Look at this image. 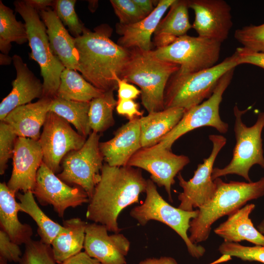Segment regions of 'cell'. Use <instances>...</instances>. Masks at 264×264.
Listing matches in <instances>:
<instances>
[{
    "label": "cell",
    "instance_id": "9c48e42d",
    "mask_svg": "<svg viewBox=\"0 0 264 264\" xmlns=\"http://www.w3.org/2000/svg\"><path fill=\"white\" fill-rule=\"evenodd\" d=\"M232 69L220 79L213 94L207 99L185 111L177 125L156 145L157 149L171 150L174 142L185 133L204 126L211 127L221 133L228 132V123L223 121L220 115V106L223 94L233 78Z\"/></svg>",
    "mask_w": 264,
    "mask_h": 264
},
{
    "label": "cell",
    "instance_id": "bcb514c9",
    "mask_svg": "<svg viewBox=\"0 0 264 264\" xmlns=\"http://www.w3.org/2000/svg\"><path fill=\"white\" fill-rule=\"evenodd\" d=\"M139 264H177L175 259L170 257L149 258L141 261Z\"/></svg>",
    "mask_w": 264,
    "mask_h": 264
},
{
    "label": "cell",
    "instance_id": "c3c4849f",
    "mask_svg": "<svg viewBox=\"0 0 264 264\" xmlns=\"http://www.w3.org/2000/svg\"><path fill=\"white\" fill-rule=\"evenodd\" d=\"M12 61V57L11 58L7 54L1 53L0 54V65H9Z\"/></svg>",
    "mask_w": 264,
    "mask_h": 264
},
{
    "label": "cell",
    "instance_id": "83f0119b",
    "mask_svg": "<svg viewBox=\"0 0 264 264\" xmlns=\"http://www.w3.org/2000/svg\"><path fill=\"white\" fill-rule=\"evenodd\" d=\"M105 92L95 88L77 70L65 68L60 76L58 98L78 102H90Z\"/></svg>",
    "mask_w": 264,
    "mask_h": 264
},
{
    "label": "cell",
    "instance_id": "836d02e7",
    "mask_svg": "<svg viewBox=\"0 0 264 264\" xmlns=\"http://www.w3.org/2000/svg\"><path fill=\"white\" fill-rule=\"evenodd\" d=\"M76 2V0H57L53 7L57 16L74 38L81 36L87 28L75 11Z\"/></svg>",
    "mask_w": 264,
    "mask_h": 264
},
{
    "label": "cell",
    "instance_id": "7dc6e473",
    "mask_svg": "<svg viewBox=\"0 0 264 264\" xmlns=\"http://www.w3.org/2000/svg\"><path fill=\"white\" fill-rule=\"evenodd\" d=\"M140 9L147 16L154 10V0H133Z\"/></svg>",
    "mask_w": 264,
    "mask_h": 264
},
{
    "label": "cell",
    "instance_id": "8fae6325",
    "mask_svg": "<svg viewBox=\"0 0 264 264\" xmlns=\"http://www.w3.org/2000/svg\"><path fill=\"white\" fill-rule=\"evenodd\" d=\"M100 135L91 132L84 145L68 153L62 161L58 177L66 183L83 188L89 199L100 181L104 158L99 149Z\"/></svg>",
    "mask_w": 264,
    "mask_h": 264
},
{
    "label": "cell",
    "instance_id": "4dcf8cb0",
    "mask_svg": "<svg viewBox=\"0 0 264 264\" xmlns=\"http://www.w3.org/2000/svg\"><path fill=\"white\" fill-rule=\"evenodd\" d=\"M28 42L25 23L16 20L13 10L0 0V50L8 55L11 43L22 44Z\"/></svg>",
    "mask_w": 264,
    "mask_h": 264
},
{
    "label": "cell",
    "instance_id": "44dd1931",
    "mask_svg": "<svg viewBox=\"0 0 264 264\" xmlns=\"http://www.w3.org/2000/svg\"><path fill=\"white\" fill-rule=\"evenodd\" d=\"M175 0H159L153 11L137 22L127 25L117 23L116 32L121 36L117 44L129 49L137 48L146 51L152 50V36L163 15Z\"/></svg>",
    "mask_w": 264,
    "mask_h": 264
},
{
    "label": "cell",
    "instance_id": "8d00e7d4",
    "mask_svg": "<svg viewBox=\"0 0 264 264\" xmlns=\"http://www.w3.org/2000/svg\"><path fill=\"white\" fill-rule=\"evenodd\" d=\"M219 250L224 256L264 263V246H246L237 242H224L219 246Z\"/></svg>",
    "mask_w": 264,
    "mask_h": 264
},
{
    "label": "cell",
    "instance_id": "7a4b0ae2",
    "mask_svg": "<svg viewBox=\"0 0 264 264\" xmlns=\"http://www.w3.org/2000/svg\"><path fill=\"white\" fill-rule=\"evenodd\" d=\"M112 29L107 24L93 31L86 28L75 38L78 53V71L89 83L104 92L117 89V78L128 62L131 50L110 39Z\"/></svg>",
    "mask_w": 264,
    "mask_h": 264
},
{
    "label": "cell",
    "instance_id": "9a60e30c",
    "mask_svg": "<svg viewBox=\"0 0 264 264\" xmlns=\"http://www.w3.org/2000/svg\"><path fill=\"white\" fill-rule=\"evenodd\" d=\"M32 193L41 204L51 205L61 218L67 208H75L89 201L88 194L83 188L69 186L43 162L38 170Z\"/></svg>",
    "mask_w": 264,
    "mask_h": 264
},
{
    "label": "cell",
    "instance_id": "2e32d148",
    "mask_svg": "<svg viewBox=\"0 0 264 264\" xmlns=\"http://www.w3.org/2000/svg\"><path fill=\"white\" fill-rule=\"evenodd\" d=\"M188 7L195 13L193 28L202 38L222 43L233 26L231 8L223 0H190Z\"/></svg>",
    "mask_w": 264,
    "mask_h": 264
},
{
    "label": "cell",
    "instance_id": "4316f807",
    "mask_svg": "<svg viewBox=\"0 0 264 264\" xmlns=\"http://www.w3.org/2000/svg\"><path fill=\"white\" fill-rule=\"evenodd\" d=\"M87 224V223L79 218L64 221V228L51 244L55 260L58 264H61L81 252L84 247Z\"/></svg>",
    "mask_w": 264,
    "mask_h": 264
},
{
    "label": "cell",
    "instance_id": "d6986e66",
    "mask_svg": "<svg viewBox=\"0 0 264 264\" xmlns=\"http://www.w3.org/2000/svg\"><path fill=\"white\" fill-rule=\"evenodd\" d=\"M12 62L16 70V78L12 83L11 91L0 104V121L15 108L44 96L43 83L23 62L22 58L15 54L12 57Z\"/></svg>",
    "mask_w": 264,
    "mask_h": 264
},
{
    "label": "cell",
    "instance_id": "7bdbcfd3",
    "mask_svg": "<svg viewBox=\"0 0 264 264\" xmlns=\"http://www.w3.org/2000/svg\"><path fill=\"white\" fill-rule=\"evenodd\" d=\"M117 82L118 100H134L141 95L140 89L130 84L125 79L118 77L117 78Z\"/></svg>",
    "mask_w": 264,
    "mask_h": 264
},
{
    "label": "cell",
    "instance_id": "52a82bcc",
    "mask_svg": "<svg viewBox=\"0 0 264 264\" xmlns=\"http://www.w3.org/2000/svg\"><path fill=\"white\" fill-rule=\"evenodd\" d=\"M249 108L239 109L237 105L233 108L235 116L234 131L236 145L233 156L228 164L222 168L215 167L212 173V178L228 175L235 174L243 177L248 182H252L249 172L254 165H259L264 169V156L262 133L264 128V111L259 113L255 123L247 127L242 120V115Z\"/></svg>",
    "mask_w": 264,
    "mask_h": 264
},
{
    "label": "cell",
    "instance_id": "ab89813d",
    "mask_svg": "<svg viewBox=\"0 0 264 264\" xmlns=\"http://www.w3.org/2000/svg\"><path fill=\"white\" fill-rule=\"evenodd\" d=\"M22 253L19 245L12 242L2 230L0 231V264L20 263Z\"/></svg>",
    "mask_w": 264,
    "mask_h": 264
},
{
    "label": "cell",
    "instance_id": "8992f818",
    "mask_svg": "<svg viewBox=\"0 0 264 264\" xmlns=\"http://www.w3.org/2000/svg\"><path fill=\"white\" fill-rule=\"evenodd\" d=\"M13 4L15 11L24 21L28 42L31 49L29 57L40 67L43 79V97L53 99L57 96L61 74L65 67L51 49L46 28L39 12L25 0H17Z\"/></svg>",
    "mask_w": 264,
    "mask_h": 264
},
{
    "label": "cell",
    "instance_id": "ffe728a7",
    "mask_svg": "<svg viewBox=\"0 0 264 264\" xmlns=\"http://www.w3.org/2000/svg\"><path fill=\"white\" fill-rule=\"evenodd\" d=\"M139 118L119 127L109 140L99 143L104 160L113 167L127 166L132 156L142 148Z\"/></svg>",
    "mask_w": 264,
    "mask_h": 264
},
{
    "label": "cell",
    "instance_id": "74e56055",
    "mask_svg": "<svg viewBox=\"0 0 264 264\" xmlns=\"http://www.w3.org/2000/svg\"><path fill=\"white\" fill-rule=\"evenodd\" d=\"M110 2L121 24L134 23L147 17L133 0H110Z\"/></svg>",
    "mask_w": 264,
    "mask_h": 264
},
{
    "label": "cell",
    "instance_id": "f1b7e54d",
    "mask_svg": "<svg viewBox=\"0 0 264 264\" xmlns=\"http://www.w3.org/2000/svg\"><path fill=\"white\" fill-rule=\"evenodd\" d=\"M17 198L20 201V211L27 214L36 223L40 241L51 245L54 238L64 228L63 226L54 221L44 213L37 204L32 191L23 194L18 193Z\"/></svg>",
    "mask_w": 264,
    "mask_h": 264
},
{
    "label": "cell",
    "instance_id": "7402d4cb",
    "mask_svg": "<svg viewBox=\"0 0 264 264\" xmlns=\"http://www.w3.org/2000/svg\"><path fill=\"white\" fill-rule=\"evenodd\" d=\"M52 101V99L43 97L36 102L19 106L9 112L3 121L18 137L39 140L41 128L50 111Z\"/></svg>",
    "mask_w": 264,
    "mask_h": 264
},
{
    "label": "cell",
    "instance_id": "1f68e13d",
    "mask_svg": "<svg viewBox=\"0 0 264 264\" xmlns=\"http://www.w3.org/2000/svg\"><path fill=\"white\" fill-rule=\"evenodd\" d=\"M113 91L105 92L102 96L90 101L88 119L92 132H103L114 124L113 112L117 101Z\"/></svg>",
    "mask_w": 264,
    "mask_h": 264
},
{
    "label": "cell",
    "instance_id": "cb8c5ba5",
    "mask_svg": "<svg viewBox=\"0 0 264 264\" xmlns=\"http://www.w3.org/2000/svg\"><path fill=\"white\" fill-rule=\"evenodd\" d=\"M255 208V204H247L232 212L214 232L225 242L238 243L245 240L256 245L264 246V235L254 227L249 218Z\"/></svg>",
    "mask_w": 264,
    "mask_h": 264
},
{
    "label": "cell",
    "instance_id": "ba28073f",
    "mask_svg": "<svg viewBox=\"0 0 264 264\" xmlns=\"http://www.w3.org/2000/svg\"><path fill=\"white\" fill-rule=\"evenodd\" d=\"M147 182L145 199L143 203L131 210L130 216L142 226L151 220L165 224L180 236L191 255L197 258L202 256L205 252L204 248L192 243L187 235L190 222L197 216L198 210L186 211L172 206L159 194L151 179H147Z\"/></svg>",
    "mask_w": 264,
    "mask_h": 264
},
{
    "label": "cell",
    "instance_id": "ee69618b",
    "mask_svg": "<svg viewBox=\"0 0 264 264\" xmlns=\"http://www.w3.org/2000/svg\"><path fill=\"white\" fill-rule=\"evenodd\" d=\"M61 264H102L91 258L85 251L81 252L65 261Z\"/></svg>",
    "mask_w": 264,
    "mask_h": 264
},
{
    "label": "cell",
    "instance_id": "603a6c76",
    "mask_svg": "<svg viewBox=\"0 0 264 264\" xmlns=\"http://www.w3.org/2000/svg\"><path fill=\"white\" fill-rule=\"evenodd\" d=\"M46 28L51 49L66 68L78 70V53L72 37L50 8L39 12Z\"/></svg>",
    "mask_w": 264,
    "mask_h": 264
},
{
    "label": "cell",
    "instance_id": "d6a6232c",
    "mask_svg": "<svg viewBox=\"0 0 264 264\" xmlns=\"http://www.w3.org/2000/svg\"><path fill=\"white\" fill-rule=\"evenodd\" d=\"M166 16L159 23L154 35L167 34L175 38L186 35L192 28L189 19L188 3L186 0H175Z\"/></svg>",
    "mask_w": 264,
    "mask_h": 264
},
{
    "label": "cell",
    "instance_id": "484cf974",
    "mask_svg": "<svg viewBox=\"0 0 264 264\" xmlns=\"http://www.w3.org/2000/svg\"><path fill=\"white\" fill-rule=\"evenodd\" d=\"M185 111L183 108H170L139 118L142 148L158 144L177 125Z\"/></svg>",
    "mask_w": 264,
    "mask_h": 264
},
{
    "label": "cell",
    "instance_id": "4fadbf2b",
    "mask_svg": "<svg viewBox=\"0 0 264 264\" xmlns=\"http://www.w3.org/2000/svg\"><path fill=\"white\" fill-rule=\"evenodd\" d=\"M86 140L67 121L49 111L39 140L43 162L54 174L59 173L64 157L70 152L81 148Z\"/></svg>",
    "mask_w": 264,
    "mask_h": 264
},
{
    "label": "cell",
    "instance_id": "681fc988",
    "mask_svg": "<svg viewBox=\"0 0 264 264\" xmlns=\"http://www.w3.org/2000/svg\"><path fill=\"white\" fill-rule=\"evenodd\" d=\"M258 230L263 234H264V220L258 226Z\"/></svg>",
    "mask_w": 264,
    "mask_h": 264
},
{
    "label": "cell",
    "instance_id": "f35d334b",
    "mask_svg": "<svg viewBox=\"0 0 264 264\" xmlns=\"http://www.w3.org/2000/svg\"><path fill=\"white\" fill-rule=\"evenodd\" d=\"M18 136L4 121L0 123V174H4L9 159L13 157L15 144Z\"/></svg>",
    "mask_w": 264,
    "mask_h": 264
},
{
    "label": "cell",
    "instance_id": "5b68a950",
    "mask_svg": "<svg viewBox=\"0 0 264 264\" xmlns=\"http://www.w3.org/2000/svg\"><path fill=\"white\" fill-rule=\"evenodd\" d=\"M237 58L235 52L209 68L183 75L175 73L165 89L164 109L176 107L186 110L209 98L221 77L238 66Z\"/></svg>",
    "mask_w": 264,
    "mask_h": 264
},
{
    "label": "cell",
    "instance_id": "3957f363",
    "mask_svg": "<svg viewBox=\"0 0 264 264\" xmlns=\"http://www.w3.org/2000/svg\"><path fill=\"white\" fill-rule=\"evenodd\" d=\"M214 180L216 184L214 197L198 208L197 216L190 222L189 239L194 244L208 238L211 226L218 219L242 208L248 201L264 195V176L250 182H225L220 177Z\"/></svg>",
    "mask_w": 264,
    "mask_h": 264
},
{
    "label": "cell",
    "instance_id": "f546056e",
    "mask_svg": "<svg viewBox=\"0 0 264 264\" xmlns=\"http://www.w3.org/2000/svg\"><path fill=\"white\" fill-rule=\"evenodd\" d=\"M89 105L90 102L66 100L56 97L52 99L50 111L72 124L77 132L86 138L91 132L88 119Z\"/></svg>",
    "mask_w": 264,
    "mask_h": 264
},
{
    "label": "cell",
    "instance_id": "6da1fadb",
    "mask_svg": "<svg viewBox=\"0 0 264 264\" xmlns=\"http://www.w3.org/2000/svg\"><path fill=\"white\" fill-rule=\"evenodd\" d=\"M147 184L139 168L105 163L100 181L88 202L87 219L105 225L108 231L120 233L119 214L128 206L138 203L140 194L146 192Z\"/></svg>",
    "mask_w": 264,
    "mask_h": 264
},
{
    "label": "cell",
    "instance_id": "d590c367",
    "mask_svg": "<svg viewBox=\"0 0 264 264\" xmlns=\"http://www.w3.org/2000/svg\"><path fill=\"white\" fill-rule=\"evenodd\" d=\"M234 38L247 49L264 52V23L258 25L250 24L237 29Z\"/></svg>",
    "mask_w": 264,
    "mask_h": 264
},
{
    "label": "cell",
    "instance_id": "7c38bea8",
    "mask_svg": "<svg viewBox=\"0 0 264 264\" xmlns=\"http://www.w3.org/2000/svg\"><path fill=\"white\" fill-rule=\"evenodd\" d=\"M209 139L213 144L209 156L203 159L198 165L192 178L186 181L178 173L177 178L183 191L178 196L180 203L178 208L186 211H192L208 203L214 197L216 184L212 178V173L216 158L221 149L226 143V138L218 134H210Z\"/></svg>",
    "mask_w": 264,
    "mask_h": 264
},
{
    "label": "cell",
    "instance_id": "e575fe53",
    "mask_svg": "<svg viewBox=\"0 0 264 264\" xmlns=\"http://www.w3.org/2000/svg\"><path fill=\"white\" fill-rule=\"evenodd\" d=\"M20 264H58L51 245L40 241L31 240L25 244Z\"/></svg>",
    "mask_w": 264,
    "mask_h": 264
},
{
    "label": "cell",
    "instance_id": "5bb4252c",
    "mask_svg": "<svg viewBox=\"0 0 264 264\" xmlns=\"http://www.w3.org/2000/svg\"><path fill=\"white\" fill-rule=\"evenodd\" d=\"M190 162L185 155L174 154L171 150L154 146L141 148L129 160L127 166L137 167L151 174V179L159 187H164L169 200L173 201L171 187L175 177Z\"/></svg>",
    "mask_w": 264,
    "mask_h": 264
},
{
    "label": "cell",
    "instance_id": "ac0fdd59",
    "mask_svg": "<svg viewBox=\"0 0 264 264\" xmlns=\"http://www.w3.org/2000/svg\"><path fill=\"white\" fill-rule=\"evenodd\" d=\"M107 227L95 222L87 223L83 248L90 257L102 264H126V256L130 247L123 234L109 235Z\"/></svg>",
    "mask_w": 264,
    "mask_h": 264
},
{
    "label": "cell",
    "instance_id": "e0dca14e",
    "mask_svg": "<svg viewBox=\"0 0 264 264\" xmlns=\"http://www.w3.org/2000/svg\"><path fill=\"white\" fill-rule=\"evenodd\" d=\"M13 170L7 185L15 194L34 189L37 173L43 160L39 140L18 137L13 155Z\"/></svg>",
    "mask_w": 264,
    "mask_h": 264
},
{
    "label": "cell",
    "instance_id": "d4e9b609",
    "mask_svg": "<svg viewBox=\"0 0 264 264\" xmlns=\"http://www.w3.org/2000/svg\"><path fill=\"white\" fill-rule=\"evenodd\" d=\"M15 195L7 184L0 183V225L12 242L25 244L32 240L33 231L29 225L22 223L19 220L20 208Z\"/></svg>",
    "mask_w": 264,
    "mask_h": 264
},
{
    "label": "cell",
    "instance_id": "b9f144b4",
    "mask_svg": "<svg viewBox=\"0 0 264 264\" xmlns=\"http://www.w3.org/2000/svg\"><path fill=\"white\" fill-rule=\"evenodd\" d=\"M117 112L129 120L143 116L144 112L139 110V104L133 100H118L116 106Z\"/></svg>",
    "mask_w": 264,
    "mask_h": 264
},
{
    "label": "cell",
    "instance_id": "277c9868",
    "mask_svg": "<svg viewBox=\"0 0 264 264\" xmlns=\"http://www.w3.org/2000/svg\"><path fill=\"white\" fill-rule=\"evenodd\" d=\"M130 50V57L120 78L140 88L141 103L148 113L164 110L166 85L171 77L178 70L179 66L159 59L152 50L146 51L137 48Z\"/></svg>",
    "mask_w": 264,
    "mask_h": 264
},
{
    "label": "cell",
    "instance_id": "f6af8a7d",
    "mask_svg": "<svg viewBox=\"0 0 264 264\" xmlns=\"http://www.w3.org/2000/svg\"><path fill=\"white\" fill-rule=\"evenodd\" d=\"M26 2L38 12L45 10L51 6L53 7L55 1L52 0H25Z\"/></svg>",
    "mask_w": 264,
    "mask_h": 264
},
{
    "label": "cell",
    "instance_id": "30bf717a",
    "mask_svg": "<svg viewBox=\"0 0 264 264\" xmlns=\"http://www.w3.org/2000/svg\"><path fill=\"white\" fill-rule=\"evenodd\" d=\"M221 43L202 38L185 35L178 37L170 45L152 50L162 60L179 66L178 75L196 72L216 65Z\"/></svg>",
    "mask_w": 264,
    "mask_h": 264
},
{
    "label": "cell",
    "instance_id": "60d3db41",
    "mask_svg": "<svg viewBox=\"0 0 264 264\" xmlns=\"http://www.w3.org/2000/svg\"><path fill=\"white\" fill-rule=\"evenodd\" d=\"M238 66L242 64H250L264 69V52L251 51L243 47L237 48Z\"/></svg>",
    "mask_w": 264,
    "mask_h": 264
}]
</instances>
